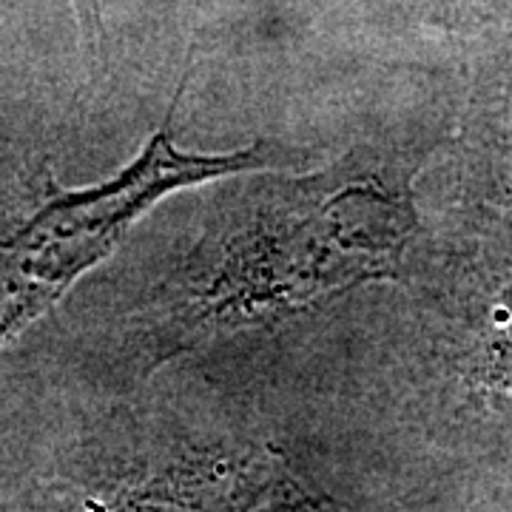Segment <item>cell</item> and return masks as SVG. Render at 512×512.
Here are the masks:
<instances>
[{"instance_id": "3", "label": "cell", "mask_w": 512, "mask_h": 512, "mask_svg": "<svg viewBox=\"0 0 512 512\" xmlns=\"http://www.w3.org/2000/svg\"><path fill=\"white\" fill-rule=\"evenodd\" d=\"M74 18L80 26V43L94 72H106V26L100 0H72Z\"/></svg>"}, {"instance_id": "2", "label": "cell", "mask_w": 512, "mask_h": 512, "mask_svg": "<svg viewBox=\"0 0 512 512\" xmlns=\"http://www.w3.org/2000/svg\"><path fill=\"white\" fill-rule=\"evenodd\" d=\"M484 63L478 83V157L493 183L495 200L512 202V0L487 18Z\"/></svg>"}, {"instance_id": "1", "label": "cell", "mask_w": 512, "mask_h": 512, "mask_svg": "<svg viewBox=\"0 0 512 512\" xmlns=\"http://www.w3.org/2000/svg\"><path fill=\"white\" fill-rule=\"evenodd\" d=\"M174 111L114 180L94 188L52 185L35 211L0 237V345L46 313L80 276L114 251L128 225L165 194L268 163V146L188 154L174 146Z\"/></svg>"}]
</instances>
